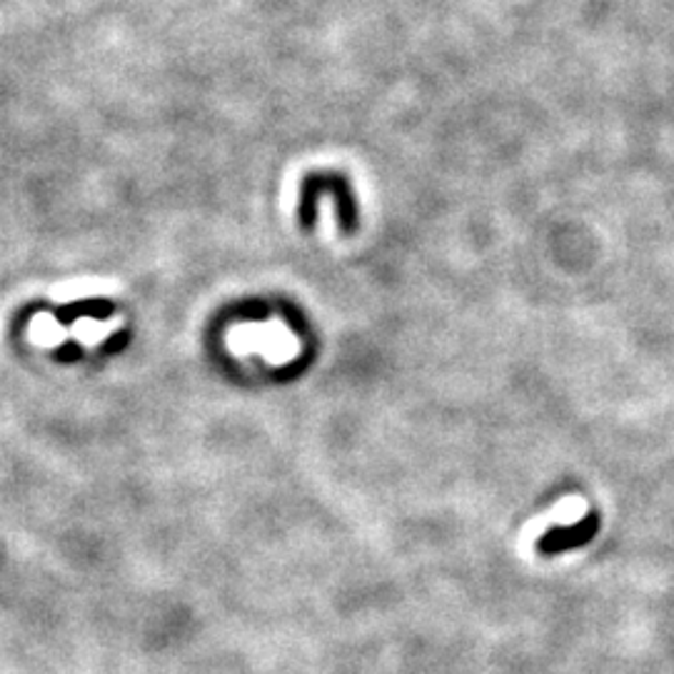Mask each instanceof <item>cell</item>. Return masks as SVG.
Returning a JSON list of instances; mask_svg holds the SVG:
<instances>
[{
	"mask_svg": "<svg viewBox=\"0 0 674 674\" xmlns=\"http://www.w3.org/2000/svg\"><path fill=\"white\" fill-rule=\"evenodd\" d=\"M602 518L597 510H590L580 522L567 527H549L543 537L537 539V553L545 557L562 555L567 549H580L584 545H590L594 535L600 532Z\"/></svg>",
	"mask_w": 674,
	"mask_h": 674,
	"instance_id": "cell-1",
	"label": "cell"
},
{
	"mask_svg": "<svg viewBox=\"0 0 674 674\" xmlns=\"http://www.w3.org/2000/svg\"><path fill=\"white\" fill-rule=\"evenodd\" d=\"M305 181L313 183L315 188H321L323 193L330 195L333 202L337 206V223H340L342 235H352L360 225V218H358L360 208H358V200H355V195H352L348 177L340 175V173H307Z\"/></svg>",
	"mask_w": 674,
	"mask_h": 674,
	"instance_id": "cell-2",
	"label": "cell"
},
{
	"mask_svg": "<svg viewBox=\"0 0 674 674\" xmlns=\"http://www.w3.org/2000/svg\"><path fill=\"white\" fill-rule=\"evenodd\" d=\"M113 305L108 300H83V303H73L68 307L58 310V323L70 325L78 317H97V321H105V317H111Z\"/></svg>",
	"mask_w": 674,
	"mask_h": 674,
	"instance_id": "cell-3",
	"label": "cell"
},
{
	"mask_svg": "<svg viewBox=\"0 0 674 674\" xmlns=\"http://www.w3.org/2000/svg\"><path fill=\"white\" fill-rule=\"evenodd\" d=\"M126 342H128V335H126V333H120L118 340H115V337H113V340L108 342V350H120Z\"/></svg>",
	"mask_w": 674,
	"mask_h": 674,
	"instance_id": "cell-4",
	"label": "cell"
}]
</instances>
